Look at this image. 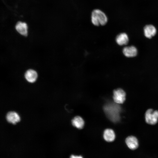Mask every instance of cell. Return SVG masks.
I'll return each mask as SVG.
<instances>
[{
	"mask_svg": "<svg viewBox=\"0 0 158 158\" xmlns=\"http://www.w3.org/2000/svg\"><path fill=\"white\" fill-rule=\"evenodd\" d=\"M104 109L107 116L111 121L116 122L119 120L121 109L118 104L108 103L104 106Z\"/></svg>",
	"mask_w": 158,
	"mask_h": 158,
	"instance_id": "6da1fadb",
	"label": "cell"
},
{
	"mask_svg": "<svg viewBox=\"0 0 158 158\" xmlns=\"http://www.w3.org/2000/svg\"><path fill=\"white\" fill-rule=\"evenodd\" d=\"M92 24L96 26L104 25L107 22L108 18L105 13L99 9L94 10L91 15Z\"/></svg>",
	"mask_w": 158,
	"mask_h": 158,
	"instance_id": "7a4b0ae2",
	"label": "cell"
},
{
	"mask_svg": "<svg viewBox=\"0 0 158 158\" xmlns=\"http://www.w3.org/2000/svg\"><path fill=\"white\" fill-rule=\"evenodd\" d=\"M146 122L150 125H154L158 121V111H154L152 109H148L145 112Z\"/></svg>",
	"mask_w": 158,
	"mask_h": 158,
	"instance_id": "3957f363",
	"label": "cell"
},
{
	"mask_svg": "<svg viewBox=\"0 0 158 158\" xmlns=\"http://www.w3.org/2000/svg\"><path fill=\"white\" fill-rule=\"evenodd\" d=\"M126 94L120 88L115 90L113 92V99L115 103L120 104H123L126 100Z\"/></svg>",
	"mask_w": 158,
	"mask_h": 158,
	"instance_id": "277c9868",
	"label": "cell"
},
{
	"mask_svg": "<svg viewBox=\"0 0 158 158\" xmlns=\"http://www.w3.org/2000/svg\"><path fill=\"white\" fill-rule=\"evenodd\" d=\"M25 77L28 82L30 83H33L37 80L38 77V74L35 70L30 69L25 72Z\"/></svg>",
	"mask_w": 158,
	"mask_h": 158,
	"instance_id": "5b68a950",
	"label": "cell"
},
{
	"mask_svg": "<svg viewBox=\"0 0 158 158\" xmlns=\"http://www.w3.org/2000/svg\"><path fill=\"white\" fill-rule=\"evenodd\" d=\"M125 142L128 147L132 150H134L138 146V141L135 137L130 136L128 137L126 139Z\"/></svg>",
	"mask_w": 158,
	"mask_h": 158,
	"instance_id": "8992f818",
	"label": "cell"
},
{
	"mask_svg": "<svg viewBox=\"0 0 158 158\" xmlns=\"http://www.w3.org/2000/svg\"><path fill=\"white\" fill-rule=\"evenodd\" d=\"M15 28L17 31L20 35L25 36L27 35L28 26L26 23L19 21L16 23Z\"/></svg>",
	"mask_w": 158,
	"mask_h": 158,
	"instance_id": "52a82bcc",
	"label": "cell"
},
{
	"mask_svg": "<svg viewBox=\"0 0 158 158\" xmlns=\"http://www.w3.org/2000/svg\"><path fill=\"white\" fill-rule=\"evenodd\" d=\"M144 32L145 36L147 38L150 39L156 34V29L152 25H147L144 28Z\"/></svg>",
	"mask_w": 158,
	"mask_h": 158,
	"instance_id": "ba28073f",
	"label": "cell"
},
{
	"mask_svg": "<svg viewBox=\"0 0 158 158\" xmlns=\"http://www.w3.org/2000/svg\"><path fill=\"white\" fill-rule=\"evenodd\" d=\"M124 55L128 57H132L136 56L137 54V50L134 46L126 47L123 50Z\"/></svg>",
	"mask_w": 158,
	"mask_h": 158,
	"instance_id": "9c48e42d",
	"label": "cell"
},
{
	"mask_svg": "<svg viewBox=\"0 0 158 158\" xmlns=\"http://www.w3.org/2000/svg\"><path fill=\"white\" fill-rule=\"evenodd\" d=\"M117 43L120 45L127 44L129 41L127 35L125 33H121L118 34L116 39Z\"/></svg>",
	"mask_w": 158,
	"mask_h": 158,
	"instance_id": "30bf717a",
	"label": "cell"
},
{
	"mask_svg": "<svg viewBox=\"0 0 158 158\" xmlns=\"http://www.w3.org/2000/svg\"><path fill=\"white\" fill-rule=\"evenodd\" d=\"M6 119L9 122L13 124H15L20 120L19 116L16 112L14 111L8 112L6 115Z\"/></svg>",
	"mask_w": 158,
	"mask_h": 158,
	"instance_id": "8fae6325",
	"label": "cell"
},
{
	"mask_svg": "<svg viewBox=\"0 0 158 158\" xmlns=\"http://www.w3.org/2000/svg\"><path fill=\"white\" fill-rule=\"evenodd\" d=\"M104 139L107 142L113 141L115 138V135L114 130L111 129H107L105 130L103 134Z\"/></svg>",
	"mask_w": 158,
	"mask_h": 158,
	"instance_id": "7c38bea8",
	"label": "cell"
},
{
	"mask_svg": "<svg viewBox=\"0 0 158 158\" xmlns=\"http://www.w3.org/2000/svg\"><path fill=\"white\" fill-rule=\"evenodd\" d=\"M72 123L73 126L79 129L82 128L84 125L83 120L78 116L74 117L72 121Z\"/></svg>",
	"mask_w": 158,
	"mask_h": 158,
	"instance_id": "4fadbf2b",
	"label": "cell"
},
{
	"mask_svg": "<svg viewBox=\"0 0 158 158\" xmlns=\"http://www.w3.org/2000/svg\"><path fill=\"white\" fill-rule=\"evenodd\" d=\"M71 157L72 158H75V157H77V158H82V157L81 156H75L74 155H72Z\"/></svg>",
	"mask_w": 158,
	"mask_h": 158,
	"instance_id": "5bb4252c",
	"label": "cell"
}]
</instances>
